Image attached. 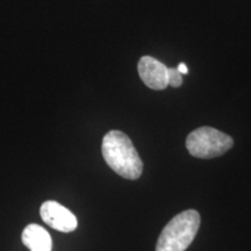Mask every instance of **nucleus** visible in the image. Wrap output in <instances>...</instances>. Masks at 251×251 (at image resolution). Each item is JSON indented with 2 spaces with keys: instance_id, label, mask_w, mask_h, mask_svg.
Segmentation results:
<instances>
[{
  "instance_id": "nucleus-6",
  "label": "nucleus",
  "mask_w": 251,
  "mask_h": 251,
  "mask_svg": "<svg viewBox=\"0 0 251 251\" xmlns=\"http://www.w3.org/2000/svg\"><path fill=\"white\" fill-rule=\"evenodd\" d=\"M23 243L30 251H51L52 241L48 231L39 225H28L21 235Z\"/></svg>"
},
{
  "instance_id": "nucleus-1",
  "label": "nucleus",
  "mask_w": 251,
  "mask_h": 251,
  "mask_svg": "<svg viewBox=\"0 0 251 251\" xmlns=\"http://www.w3.org/2000/svg\"><path fill=\"white\" fill-rule=\"evenodd\" d=\"M101 152L109 168L125 179H139L142 175L143 163L137 150L122 131L111 130L103 136Z\"/></svg>"
},
{
  "instance_id": "nucleus-2",
  "label": "nucleus",
  "mask_w": 251,
  "mask_h": 251,
  "mask_svg": "<svg viewBox=\"0 0 251 251\" xmlns=\"http://www.w3.org/2000/svg\"><path fill=\"white\" fill-rule=\"evenodd\" d=\"M200 214L187 209L174 216L163 228L156 244V251H185L199 230Z\"/></svg>"
},
{
  "instance_id": "nucleus-4",
  "label": "nucleus",
  "mask_w": 251,
  "mask_h": 251,
  "mask_svg": "<svg viewBox=\"0 0 251 251\" xmlns=\"http://www.w3.org/2000/svg\"><path fill=\"white\" fill-rule=\"evenodd\" d=\"M41 218L49 227L62 231V233H71L76 230L77 219L72 213L62 206L57 201H46L42 203L40 209Z\"/></svg>"
},
{
  "instance_id": "nucleus-5",
  "label": "nucleus",
  "mask_w": 251,
  "mask_h": 251,
  "mask_svg": "<svg viewBox=\"0 0 251 251\" xmlns=\"http://www.w3.org/2000/svg\"><path fill=\"white\" fill-rule=\"evenodd\" d=\"M137 70L141 79L149 89L164 90L169 85L168 68L151 56H143L140 59Z\"/></svg>"
},
{
  "instance_id": "nucleus-8",
  "label": "nucleus",
  "mask_w": 251,
  "mask_h": 251,
  "mask_svg": "<svg viewBox=\"0 0 251 251\" xmlns=\"http://www.w3.org/2000/svg\"><path fill=\"white\" fill-rule=\"evenodd\" d=\"M177 69L181 75H187L188 74V68L186 67V64H184V63H180V64L178 65Z\"/></svg>"
},
{
  "instance_id": "nucleus-3",
  "label": "nucleus",
  "mask_w": 251,
  "mask_h": 251,
  "mask_svg": "<svg viewBox=\"0 0 251 251\" xmlns=\"http://www.w3.org/2000/svg\"><path fill=\"white\" fill-rule=\"evenodd\" d=\"M185 144L192 156L209 159L225 155L234 146V140L213 127H200L190 133Z\"/></svg>"
},
{
  "instance_id": "nucleus-7",
  "label": "nucleus",
  "mask_w": 251,
  "mask_h": 251,
  "mask_svg": "<svg viewBox=\"0 0 251 251\" xmlns=\"http://www.w3.org/2000/svg\"><path fill=\"white\" fill-rule=\"evenodd\" d=\"M169 74V85L172 87H179L183 83V77L181 74L178 71L177 68H168Z\"/></svg>"
}]
</instances>
